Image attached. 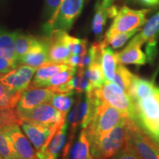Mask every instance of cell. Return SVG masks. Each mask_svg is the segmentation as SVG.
I'll use <instances>...</instances> for the list:
<instances>
[{"label":"cell","mask_w":159,"mask_h":159,"mask_svg":"<svg viewBox=\"0 0 159 159\" xmlns=\"http://www.w3.org/2000/svg\"><path fill=\"white\" fill-rule=\"evenodd\" d=\"M133 102L134 122L159 148V87L149 96Z\"/></svg>","instance_id":"obj_1"},{"label":"cell","mask_w":159,"mask_h":159,"mask_svg":"<svg viewBox=\"0 0 159 159\" xmlns=\"http://www.w3.org/2000/svg\"><path fill=\"white\" fill-rule=\"evenodd\" d=\"M126 115L107 103L101 102L85 129L89 142L99 140L108 134Z\"/></svg>","instance_id":"obj_2"},{"label":"cell","mask_w":159,"mask_h":159,"mask_svg":"<svg viewBox=\"0 0 159 159\" xmlns=\"http://www.w3.org/2000/svg\"><path fill=\"white\" fill-rule=\"evenodd\" d=\"M127 118L102 138L90 143L91 155L95 159L111 158L124 147L126 139Z\"/></svg>","instance_id":"obj_3"},{"label":"cell","mask_w":159,"mask_h":159,"mask_svg":"<svg viewBox=\"0 0 159 159\" xmlns=\"http://www.w3.org/2000/svg\"><path fill=\"white\" fill-rule=\"evenodd\" d=\"M125 144L140 159H159V148L130 118H127Z\"/></svg>","instance_id":"obj_4"},{"label":"cell","mask_w":159,"mask_h":159,"mask_svg":"<svg viewBox=\"0 0 159 159\" xmlns=\"http://www.w3.org/2000/svg\"><path fill=\"white\" fill-rule=\"evenodd\" d=\"M101 102L95 94L94 89L85 94L83 97H78L67 119V123L70 126L69 139H74L75 132L79 127L85 128L88 126Z\"/></svg>","instance_id":"obj_5"},{"label":"cell","mask_w":159,"mask_h":159,"mask_svg":"<svg viewBox=\"0 0 159 159\" xmlns=\"http://www.w3.org/2000/svg\"><path fill=\"white\" fill-rule=\"evenodd\" d=\"M94 93L103 102L111 105L134 121L135 107L132 99L122 89L113 82H105Z\"/></svg>","instance_id":"obj_6"},{"label":"cell","mask_w":159,"mask_h":159,"mask_svg":"<svg viewBox=\"0 0 159 159\" xmlns=\"http://www.w3.org/2000/svg\"><path fill=\"white\" fill-rule=\"evenodd\" d=\"M150 11V9L134 10L126 5L122 6L105 33L104 39H110L120 33L139 29L146 23V16Z\"/></svg>","instance_id":"obj_7"},{"label":"cell","mask_w":159,"mask_h":159,"mask_svg":"<svg viewBox=\"0 0 159 159\" xmlns=\"http://www.w3.org/2000/svg\"><path fill=\"white\" fill-rule=\"evenodd\" d=\"M83 2L84 0H63L46 25V30L49 33L52 30H69L82 12Z\"/></svg>","instance_id":"obj_8"},{"label":"cell","mask_w":159,"mask_h":159,"mask_svg":"<svg viewBox=\"0 0 159 159\" xmlns=\"http://www.w3.org/2000/svg\"><path fill=\"white\" fill-rule=\"evenodd\" d=\"M17 114L21 122H33L55 128H60L66 121V115L57 110L49 102L38 105L30 110L17 112Z\"/></svg>","instance_id":"obj_9"},{"label":"cell","mask_w":159,"mask_h":159,"mask_svg":"<svg viewBox=\"0 0 159 159\" xmlns=\"http://www.w3.org/2000/svg\"><path fill=\"white\" fill-rule=\"evenodd\" d=\"M21 125L24 133L37 151L43 150L50 141L53 134L61 128L33 122H24Z\"/></svg>","instance_id":"obj_10"},{"label":"cell","mask_w":159,"mask_h":159,"mask_svg":"<svg viewBox=\"0 0 159 159\" xmlns=\"http://www.w3.org/2000/svg\"><path fill=\"white\" fill-rule=\"evenodd\" d=\"M37 69L21 64L14 70L3 75L0 83L12 90L23 91L30 84Z\"/></svg>","instance_id":"obj_11"},{"label":"cell","mask_w":159,"mask_h":159,"mask_svg":"<svg viewBox=\"0 0 159 159\" xmlns=\"http://www.w3.org/2000/svg\"><path fill=\"white\" fill-rule=\"evenodd\" d=\"M49 63L48 38H35L30 49L18 60V65L25 64L36 69Z\"/></svg>","instance_id":"obj_12"},{"label":"cell","mask_w":159,"mask_h":159,"mask_svg":"<svg viewBox=\"0 0 159 159\" xmlns=\"http://www.w3.org/2000/svg\"><path fill=\"white\" fill-rule=\"evenodd\" d=\"M55 94L49 88L27 89L21 92L16 105L17 112L28 111L38 105L49 102Z\"/></svg>","instance_id":"obj_13"},{"label":"cell","mask_w":159,"mask_h":159,"mask_svg":"<svg viewBox=\"0 0 159 159\" xmlns=\"http://www.w3.org/2000/svg\"><path fill=\"white\" fill-rule=\"evenodd\" d=\"M5 133L11 139L16 152L17 159H38L36 152L29 142V139L20 129L19 125H14L5 129Z\"/></svg>","instance_id":"obj_14"},{"label":"cell","mask_w":159,"mask_h":159,"mask_svg":"<svg viewBox=\"0 0 159 159\" xmlns=\"http://www.w3.org/2000/svg\"><path fill=\"white\" fill-rule=\"evenodd\" d=\"M73 140L69 139L63 150L62 159H91L90 142H89L85 129L83 128L78 138L74 144Z\"/></svg>","instance_id":"obj_15"},{"label":"cell","mask_w":159,"mask_h":159,"mask_svg":"<svg viewBox=\"0 0 159 159\" xmlns=\"http://www.w3.org/2000/svg\"><path fill=\"white\" fill-rule=\"evenodd\" d=\"M63 30H52L48 38L49 59L52 63H66L71 54L63 40Z\"/></svg>","instance_id":"obj_16"},{"label":"cell","mask_w":159,"mask_h":159,"mask_svg":"<svg viewBox=\"0 0 159 159\" xmlns=\"http://www.w3.org/2000/svg\"><path fill=\"white\" fill-rule=\"evenodd\" d=\"M68 123L66 121L53 134L50 141L43 150L37 151L38 159H57L58 153L62 150L66 140Z\"/></svg>","instance_id":"obj_17"},{"label":"cell","mask_w":159,"mask_h":159,"mask_svg":"<svg viewBox=\"0 0 159 159\" xmlns=\"http://www.w3.org/2000/svg\"><path fill=\"white\" fill-rule=\"evenodd\" d=\"M141 47L128 44L122 51L116 52L118 63L121 64L144 65L148 62L146 55L141 50Z\"/></svg>","instance_id":"obj_18"},{"label":"cell","mask_w":159,"mask_h":159,"mask_svg":"<svg viewBox=\"0 0 159 159\" xmlns=\"http://www.w3.org/2000/svg\"><path fill=\"white\" fill-rule=\"evenodd\" d=\"M73 68L72 66L66 63H49L42 66L37 69L35 71V76L32 80L30 84L27 87V89H33L39 83H41L51 78L53 75H55L60 71L68 70L69 69Z\"/></svg>","instance_id":"obj_19"},{"label":"cell","mask_w":159,"mask_h":159,"mask_svg":"<svg viewBox=\"0 0 159 159\" xmlns=\"http://www.w3.org/2000/svg\"><path fill=\"white\" fill-rule=\"evenodd\" d=\"M159 36V12L146 21L140 33L136 35L128 44L142 46L149 39Z\"/></svg>","instance_id":"obj_20"},{"label":"cell","mask_w":159,"mask_h":159,"mask_svg":"<svg viewBox=\"0 0 159 159\" xmlns=\"http://www.w3.org/2000/svg\"><path fill=\"white\" fill-rule=\"evenodd\" d=\"M156 85L152 81L142 79L134 75L128 92V96L133 101L139 100L149 96L153 92Z\"/></svg>","instance_id":"obj_21"},{"label":"cell","mask_w":159,"mask_h":159,"mask_svg":"<svg viewBox=\"0 0 159 159\" xmlns=\"http://www.w3.org/2000/svg\"><path fill=\"white\" fill-rule=\"evenodd\" d=\"M100 64L105 81L112 82L114 78L118 61H117L116 52H114L110 47H105L102 49Z\"/></svg>","instance_id":"obj_22"},{"label":"cell","mask_w":159,"mask_h":159,"mask_svg":"<svg viewBox=\"0 0 159 159\" xmlns=\"http://www.w3.org/2000/svg\"><path fill=\"white\" fill-rule=\"evenodd\" d=\"M0 56L7 57L17 63L16 55L15 33H10L0 30Z\"/></svg>","instance_id":"obj_23"},{"label":"cell","mask_w":159,"mask_h":159,"mask_svg":"<svg viewBox=\"0 0 159 159\" xmlns=\"http://www.w3.org/2000/svg\"><path fill=\"white\" fill-rule=\"evenodd\" d=\"M21 92L12 90L0 83V110L16 108Z\"/></svg>","instance_id":"obj_24"},{"label":"cell","mask_w":159,"mask_h":159,"mask_svg":"<svg viewBox=\"0 0 159 159\" xmlns=\"http://www.w3.org/2000/svg\"><path fill=\"white\" fill-rule=\"evenodd\" d=\"M107 18V7L102 2L97 3L95 7V14L92 21V30L94 32L96 39L99 41L102 39L103 30H104Z\"/></svg>","instance_id":"obj_25"},{"label":"cell","mask_w":159,"mask_h":159,"mask_svg":"<svg viewBox=\"0 0 159 159\" xmlns=\"http://www.w3.org/2000/svg\"><path fill=\"white\" fill-rule=\"evenodd\" d=\"M84 74L91 86L98 89L106 82L103 75L100 61H93L88 67L84 69Z\"/></svg>","instance_id":"obj_26"},{"label":"cell","mask_w":159,"mask_h":159,"mask_svg":"<svg viewBox=\"0 0 159 159\" xmlns=\"http://www.w3.org/2000/svg\"><path fill=\"white\" fill-rule=\"evenodd\" d=\"M77 68L73 67L68 70L60 71L47 80L37 84L35 88H51V87L59 86L61 85L65 84L75 76L77 73Z\"/></svg>","instance_id":"obj_27"},{"label":"cell","mask_w":159,"mask_h":159,"mask_svg":"<svg viewBox=\"0 0 159 159\" xmlns=\"http://www.w3.org/2000/svg\"><path fill=\"white\" fill-rule=\"evenodd\" d=\"M134 74L130 72L124 65L118 63L116 66V72H115L114 78L112 82L118 85L123 91L128 95L130 87L132 83Z\"/></svg>","instance_id":"obj_28"},{"label":"cell","mask_w":159,"mask_h":159,"mask_svg":"<svg viewBox=\"0 0 159 159\" xmlns=\"http://www.w3.org/2000/svg\"><path fill=\"white\" fill-rule=\"evenodd\" d=\"M73 95H74V93H69V94L55 93L49 100V103L57 110L60 111L65 115H67L71 107L75 102Z\"/></svg>","instance_id":"obj_29"},{"label":"cell","mask_w":159,"mask_h":159,"mask_svg":"<svg viewBox=\"0 0 159 159\" xmlns=\"http://www.w3.org/2000/svg\"><path fill=\"white\" fill-rule=\"evenodd\" d=\"M63 40L69 48L71 55L83 56L88 52V49H87L88 41L86 39H77V38L69 35L66 31H63Z\"/></svg>","instance_id":"obj_30"},{"label":"cell","mask_w":159,"mask_h":159,"mask_svg":"<svg viewBox=\"0 0 159 159\" xmlns=\"http://www.w3.org/2000/svg\"><path fill=\"white\" fill-rule=\"evenodd\" d=\"M35 39V38L32 35L15 33L16 55L17 63L18 60L23 57L30 49Z\"/></svg>","instance_id":"obj_31"},{"label":"cell","mask_w":159,"mask_h":159,"mask_svg":"<svg viewBox=\"0 0 159 159\" xmlns=\"http://www.w3.org/2000/svg\"><path fill=\"white\" fill-rule=\"evenodd\" d=\"M71 82L74 92L78 94H86L94 89L89 83V80L85 77L84 69H77V75L71 79Z\"/></svg>","instance_id":"obj_32"},{"label":"cell","mask_w":159,"mask_h":159,"mask_svg":"<svg viewBox=\"0 0 159 159\" xmlns=\"http://www.w3.org/2000/svg\"><path fill=\"white\" fill-rule=\"evenodd\" d=\"M140 30V28L136 29L134 30L127 32V33H120V34L116 35H114V36L110 38V39H104V38H103V39L101 40L100 41L104 47L111 46L113 49H118L122 47V46H124L125 43H126L133 35H134L136 33H138V32Z\"/></svg>","instance_id":"obj_33"},{"label":"cell","mask_w":159,"mask_h":159,"mask_svg":"<svg viewBox=\"0 0 159 159\" xmlns=\"http://www.w3.org/2000/svg\"><path fill=\"white\" fill-rule=\"evenodd\" d=\"M21 124L22 122L18 116L16 110L14 108L0 110V132L12 125H21Z\"/></svg>","instance_id":"obj_34"},{"label":"cell","mask_w":159,"mask_h":159,"mask_svg":"<svg viewBox=\"0 0 159 159\" xmlns=\"http://www.w3.org/2000/svg\"><path fill=\"white\" fill-rule=\"evenodd\" d=\"M0 157L2 159H17L11 139L2 131L0 132Z\"/></svg>","instance_id":"obj_35"},{"label":"cell","mask_w":159,"mask_h":159,"mask_svg":"<svg viewBox=\"0 0 159 159\" xmlns=\"http://www.w3.org/2000/svg\"><path fill=\"white\" fill-rule=\"evenodd\" d=\"M157 39L158 37H152L147 41L146 56L150 63H152L157 55Z\"/></svg>","instance_id":"obj_36"},{"label":"cell","mask_w":159,"mask_h":159,"mask_svg":"<svg viewBox=\"0 0 159 159\" xmlns=\"http://www.w3.org/2000/svg\"><path fill=\"white\" fill-rule=\"evenodd\" d=\"M17 67L18 63L16 61L0 56V74H7L10 71L14 70Z\"/></svg>","instance_id":"obj_37"},{"label":"cell","mask_w":159,"mask_h":159,"mask_svg":"<svg viewBox=\"0 0 159 159\" xmlns=\"http://www.w3.org/2000/svg\"><path fill=\"white\" fill-rule=\"evenodd\" d=\"M111 159H140V158L130 148L125 144L124 147L116 152Z\"/></svg>","instance_id":"obj_38"},{"label":"cell","mask_w":159,"mask_h":159,"mask_svg":"<svg viewBox=\"0 0 159 159\" xmlns=\"http://www.w3.org/2000/svg\"><path fill=\"white\" fill-rule=\"evenodd\" d=\"M62 0H46L47 14L51 15V17L54 16L61 5Z\"/></svg>","instance_id":"obj_39"},{"label":"cell","mask_w":159,"mask_h":159,"mask_svg":"<svg viewBox=\"0 0 159 159\" xmlns=\"http://www.w3.org/2000/svg\"><path fill=\"white\" fill-rule=\"evenodd\" d=\"M81 56L80 55H71L69 58L67 60L66 62V64H68L70 66L75 67V68H78L80 63Z\"/></svg>","instance_id":"obj_40"},{"label":"cell","mask_w":159,"mask_h":159,"mask_svg":"<svg viewBox=\"0 0 159 159\" xmlns=\"http://www.w3.org/2000/svg\"><path fill=\"white\" fill-rule=\"evenodd\" d=\"M119 8L118 6L111 5L107 7V14H108V18L110 19H114L118 14Z\"/></svg>","instance_id":"obj_41"},{"label":"cell","mask_w":159,"mask_h":159,"mask_svg":"<svg viewBox=\"0 0 159 159\" xmlns=\"http://www.w3.org/2000/svg\"><path fill=\"white\" fill-rule=\"evenodd\" d=\"M143 5L148 7H158L159 6V0H138Z\"/></svg>","instance_id":"obj_42"},{"label":"cell","mask_w":159,"mask_h":159,"mask_svg":"<svg viewBox=\"0 0 159 159\" xmlns=\"http://www.w3.org/2000/svg\"><path fill=\"white\" fill-rule=\"evenodd\" d=\"M113 2H114V0H102V3L105 6V7H108L109 6L112 5Z\"/></svg>","instance_id":"obj_43"},{"label":"cell","mask_w":159,"mask_h":159,"mask_svg":"<svg viewBox=\"0 0 159 159\" xmlns=\"http://www.w3.org/2000/svg\"><path fill=\"white\" fill-rule=\"evenodd\" d=\"M158 70H159V66H158V69H157L156 70V75H155V76H156V75L158 74Z\"/></svg>","instance_id":"obj_44"},{"label":"cell","mask_w":159,"mask_h":159,"mask_svg":"<svg viewBox=\"0 0 159 159\" xmlns=\"http://www.w3.org/2000/svg\"><path fill=\"white\" fill-rule=\"evenodd\" d=\"M2 76H3V74H0V79L2 78Z\"/></svg>","instance_id":"obj_45"},{"label":"cell","mask_w":159,"mask_h":159,"mask_svg":"<svg viewBox=\"0 0 159 159\" xmlns=\"http://www.w3.org/2000/svg\"><path fill=\"white\" fill-rule=\"evenodd\" d=\"M91 159H95V158H91Z\"/></svg>","instance_id":"obj_46"},{"label":"cell","mask_w":159,"mask_h":159,"mask_svg":"<svg viewBox=\"0 0 159 159\" xmlns=\"http://www.w3.org/2000/svg\"><path fill=\"white\" fill-rule=\"evenodd\" d=\"M0 159H2V158H1V157H0Z\"/></svg>","instance_id":"obj_47"},{"label":"cell","mask_w":159,"mask_h":159,"mask_svg":"<svg viewBox=\"0 0 159 159\" xmlns=\"http://www.w3.org/2000/svg\"><path fill=\"white\" fill-rule=\"evenodd\" d=\"M62 1H63V0H62Z\"/></svg>","instance_id":"obj_48"}]
</instances>
